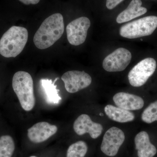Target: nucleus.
<instances>
[{
	"label": "nucleus",
	"mask_w": 157,
	"mask_h": 157,
	"mask_svg": "<svg viewBox=\"0 0 157 157\" xmlns=\"http://www.w3.org/2000/svg\"><path fill=\"white\" fill-rule=\"evenodd\" d=\"M64 24L63 15L55 13L46 18L35 34L34 44L37 48L45 49L50 47L63 36Z\"/></svg>",
	"instance_id": "nucleus-1"
},
{
	"label": "nucleus",
	"mask_w": 157,
	"mask_h": 157,
	"mask_svg": "<svg viewBox=\"0 0 157 157\" xmlns=\"http://www.w3.org/2000/svg\"><path fill=\"white\" fill-rule=\"evenodd\" d=\"M28 39L25 28L13 26L0 39V54L6 58L16 57L23 50Z\"/></svg>",
	"instance_id": "nucleus-2"
},
{
	"label": "nucleus",
	"mask_w": 157,
	"mask_h": 157,
	"mask_svg": "<svg viewBox=\"0 0 157 157\" xmlns=\"http://www.w3.org/2000/svg\"><path fill=\"white\" fill-rule=\"evenodd\" d=\"M12 87L23 109L29 111L36 104L33 80L30 74L25 71H18L12 78Z\"/></svg>",
	"instance_id": "nucleus-3"
},
{
	"label": "nucleus",
	"mask_w": 157,
	"mask_h": 157,
	"mask_svg": "<svg viewBox=\"0 0 157 157\" xmlns=\"http://www.w3.org/2000/svg\"><path fill=\"white\" fill-rule=\"evenodd\" d=\"M157 28V16H147L124 25L119 33L124 38L136 39L151 35Z\"/></svg>",
	"instance_id": "nucleus-4"
},
{
	"label": "nucleus",
	"mask_w": 157,
	"mask_h": 157,
	"mask_svg": "<svg viewBox=\"0 0 157 157\" xmlns=\"http://www.w3.org/2000/svg\"><path fill=\"white\" fill-rule=\"evenodd\" d=\"M156 67V62L154 59H144L129 72L128 75L129 83L134 87L142 86L155 73Z\"/></svg>",
	"instance_id": "nucleus-5"
},
{
	"label": "nucleus",
	"mask_w": 157,
	"mask_h": 157,
	"mask_svg": "<svg viewBox=\"0 0 157 157\" xmlns=\"http://www.w3.org/2000/svg\"><path fill=\"white\" fill-rule=\"evenodd\" d=\"M132 59V53L128 50L120 48L106 56L102 65L104 70L107 72H121L125 70Z\"/></svg>",
	"instance_id": "nucleus-6"
},
{
	"label": "nucleus",
	"mask_w": 157,
	"mask_h": 157,
	"mask_svg": "<svg viewBox=\"0 0 157 157\" xmlns=\"http://www.w3.org/2000/svg\"><path fill=\"white\" fill-rule=\"evenodd\" d=\"M90 25V19L86 17H78L70 22L66 28L69 43L75 46L84 43Z\"/></svg>",
	"instance_id": "nucleus-7"
},
{
	"label": "nucleus",
	"mask_w": 157,
	"mask_h": 157,
	"mask_svg": "<svg viewBox=\"0 0 157 157\" xmlns=\"http://www.w3.org/2000/svg\"><path fill=\"white\" fill-rule=\"evenodd\" d=\"M125 139L124 133L121 129L115 127L110 128L103 137L101 146V151L108 156H115Z\"/></svg>",
	"instance_id": "nucleus-8"
},
{
	"label": "nucleus",
	"mask_w": 157,
	"mask_h": 157,
	"mask_svg": "<svg viewBox=\"0 0 157 157\" xmlns=\"http://www.w3.org/2000/svg\"><path fill=\"white\" fill-rule=\"evenodd\" d=\"M61 78L67 91L72 94L86 88L92 82L89 74L78 70L68 71L63 74Z\"/></svg>",
	"instance_id": "nucleus-9"
},
{
	"label": "nucleus",
	"mask_w": 157,
	"mask_h": 157,
	"mask_svg": "<svg viewBox=\"0 0 157 157\" xmlns=\"http://www.w3.org/2000/svg\"><path fill=\"white\" fill-rule=\"evenodd\" d=\"M73 129L78 135L89 134L93 139L98 138L102 134L103 128L101 124L93 121L87 114L78 116L73 124Z\"/></svg>",
	"instance_id": "nucleus-10"
},
{
	"label": "nucleus",
	"mask_w": 157,
	"mask_h": 157,
	"mask_svg": "<svg viewBox=\"0 0 157 157\" xmlns=\"http://www.w3.org/2000/svg\"><path fill=\"white\" fill-rule=\"evenodd\" d=\"M57 127L47 122H40L28 130V137L32 142H44L54 135L57 132Z\"/></svg>",
	"instance_id": "nucleus-11"
},
{
	"label": "nucleus",
	"mask_w": 157,
	"mask_h": 157,
	"mask_svg": "<svg viewBox=\"0 0 157 157\" xmlns=\"http://www.w3.org/2000/svg\"><path fill=\"white\" fill-rule=\"evenodd\" d=\"M113 100L117 107L129 111L139 110L144 105V101L141 97L129 93H118Z\"/></svg>",
	"instance_id": "nucleus-12"
},
{
	"label": "nucleus",
	"mask_w": 157,
	"mask_h": 157,
	"mask_svg": "<svg viewBox=\"0 0 157 157\" xmlns=\"http://www.w3.org/2000/svg\"><path fill=\"white\" fill-rule=\"evenodd\" d=\"M135 143L138 157H153L156 154L157 148L150 142L147 132L138 133L135 136Z\"/></svg>",
	"instance_id": "nucleus-13"
},
{
	"label": "nucleus",
	"mask_w": 157,
	"mask_h": 157,
	"mask_svg": "<svg viewBox=\"0 0 157 157\" xmlns=\"http://www.w3.org/2000/svg\"><path fill=\"white\" fill-rule=\"evenodd\" d=\"M141 0H132L126 9L122 11L117 17V23L121 24L141 16L147 12V9L142 7Z\"/></svg>",
	"instance_id": "nucleus-14"
},
{
	"label": "nucleus",
	"mask_w": 157,
	"mask_h": 157,
	"mask_svg": "<svg viewBox=\"0 0 157 157\" xmlns=\"http://www.w3.org/2000/svg\"><path fill=\"white\" fill-rule=\"evenodd\" d=\"M106 115L111 120L117 122H129L135 120V115L129 110L112 105H107L104 107Z\"/></svg>",
	"instance_id": "nucleus-15"
},
{
	"label": "nucleus",
	"mask_w": 157,
	"mask_h": 157,
	"mask_svg": "<svg viewBox=\"0 0 157 157\" xmlns=\"http://www.w3.org/2000/svg\"><path fill=\"white\" fill-rule=\"evenodd\" d=\"M52 82L51 79L42 78L40 80L41 86L45 95V101L50 104H58L61 100L59 95V90L57 89V86L55 84L57 79Z\"/></svg>",
	"instance_id": "nucleus-16"
},
{
	"label": "nucleus",
	"mask_w": 157,
	"mask_h": 157,
	"mask_svg": "<svg viewBox=\"0 0 157 157\" xmlns=\"http://www.w3.org/2000/svg\"><path fill=\"white\" fill-rule=\"evenodd\" d=\"M15 149L14 140L9 135L0 137V157H11Z\"/></svg>",
	"instance_id": "nucleus-17"
},
{
	"label": "nucleus",
	"mask_w": 157,
	"mask_h": 157,
	"mask_svg": "<svg viewBox=\"0 0 157 157\" xmlns=\"http://www.w3.org/2000/svg\"><path fill=\"white\" fill-rule=\"evenodd\" d=\"M88 151L87 144L79 140L71 144L67 150V157H84Z\"/></svg>",
	"instance_id": "nucleus-18"
},
{
	"label": "nucleus",
	"mask_w": 157,
	"mask_h": 157,
	"mask_svg": "<svg viewBox=\"0 0 157 157\" xmlns=\"http://www.w3.org/2000/svg\"><path fill=\"white\" fill-rule=\"evenodd\" d=\"M141 119L147 124L157 121V101L152 102L145 108L141 114Z\"/></svg>",
	"instance_id": "nucleus-19"
},
{
	"label": "nucleus",
	"mask_w": 157,
	"mask_h": 157,
	"mask_svg": "<svg viewBox=\"0 0 157 157\" xmlns=\"http://www.w3.org/2000/svg\"><path fill=\"white\" fill-rule=\"evenodd\" d=\"M124 1V0H107L106 7L109 10H112Z\"/></svg>",
	"instance_id": "nucleus-20"
},
{
	"label": "nucleus",
	"mask_w": 157,
	"mask_h": 157,
	"mask_svg": "<svg viewBox=\"0 0 157 157\" xmlns=\"http://www.w3.org/2000/svg\"><path fill=\"white\" fill-rule=\"evenodd\" d=\"M21 2L23 3L25 5H36L38 4L40 0H19Z\"/></svg>",
	"instance_id": "nucleus-21"
},
{
	"label": "nucleus",
	"mask_w": 157,
	"mask_h": 157,
	"mask_svg": "<svg viewBox=\"0 0 157 157\" xmlns=\"http://www.w3.org/2000/svg\"><path fill=\"white\" fill-rule=\"evenodd\" d=\"M29 157H37L35 156H30Z\"/></svg>",
	"instance_id": "nucleus-22"
}]
</instances>
